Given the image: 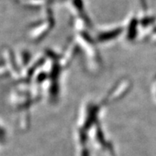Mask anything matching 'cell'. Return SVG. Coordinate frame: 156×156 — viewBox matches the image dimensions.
<instances>
[{"label": "cell", "instance_id": "obj_1", "mask_svg": "<svg viewBox=\"0 0 156 156\" xmlns=\"http://www.w3.org/2000/svg\"><path fill=\"white\" fill-rule=\"evenodd\" d=\"M6 137H7V132L6 129L0 123V144H4L6 143Z\"/></svg>", "mask_w": 156, "mask_h": 156}]
</instances>
